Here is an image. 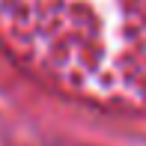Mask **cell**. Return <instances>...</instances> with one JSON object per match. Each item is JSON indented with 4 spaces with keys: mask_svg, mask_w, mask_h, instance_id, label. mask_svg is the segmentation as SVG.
<instances>
[{
    "mask_svg": "<svg viewBox=\"0 0 146 146\" xmlns=\"http://www.w3.org/2000/svg\"><path fill=\"white\" fill-rule=\"evenodd\" d=\"M0 36L54 87L146 110V0H0Z\"/></svg>",
    "mask_w": 146,
    "mask_h": 146,
    "instance_id": "1",
    "label": "cell"
}]
</instances>
